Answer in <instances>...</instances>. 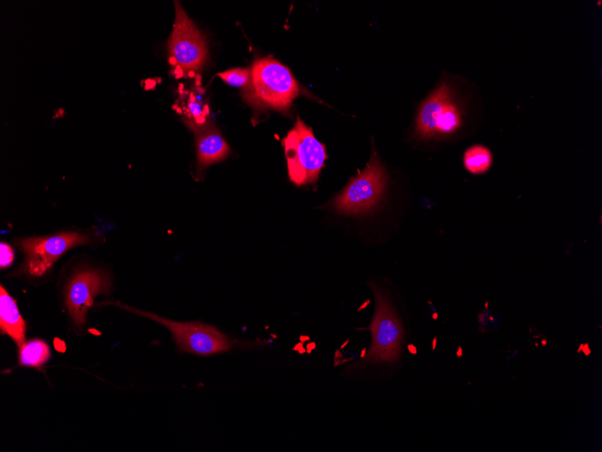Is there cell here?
<instances>
[{"label":"cell","mask_w":602,"mask_h":452,"mask_svg":"<svg viewBox=\"0 0 602 452\" xmlns=\"http://www.w3.org/2000/svg\"><path fill=\"white\" fill-rule=\"evenodd\" d=\"M0 252H1V258H0V266L1 269L10 267L14 261V251L11 247L8 244L1 243L0 245Z\"/></svg>","instance_id":"15"},{"label":"cell","mask_w":602,"mask_h":452,"mask_svg":"<svg viewBox=\"0 0 602 452\" xmlns=\"http://www.w3.org/2000/svg\"><path fill=\"white\" fill-rule=\"evenodd\" d=\"M91 241L89 236L77 232L23 240L19 243V249L25 256L21 271L33 278H41L69 250Z\"/></svg>","instance_id":"6"},{"label":"cell","mask_w":602,"mask_h":452,"mask_svg":"<svg viewBox=\"0 0 602 452\" xmlns=\"http://www.w3.org/2000/svg\"><path fill=\"white\" fill-rule=\"evenodd\" d=\"M437 344V338H435L434 341H433V343H432V350H436Z\"/></svg>","instance_id":"21"},{"label":"cell","mask_w":602,"mask_h":452,"mask_svg":"<svg viewBox=\"0 0 602 452\" xmlns=\"http://www.w3.org/2000/svg\"><path fill=\"white\" fill-rule=\"evenodd\" d=\"M315 348V344H314V343L310 345V347L308 346V348H310V350H308V351H309V352H310V351L312 350V348Z\"/></svg>","instance_id":"24"},{"label":"cell","mask_w":602,"mask_h":452,"mask_svg":"<svg viewBox=\"0 0 602 452\" xmlns=\"http://www.w3.org/2000/svg\"><path fill=\"white\" fill-rule=\"evenodd\" d=\"M348 344H349V339H347V341H345V343L342 345L341 350H343V348H345V347H347Z\"/></svg>","instance_id":"23"},{"label":"cell","mask_w":602,"mask_h":452,"mask_svg":"<svg viewBox=\"0 0 602 452\" xmlns=\"http://www.w3.org/2000/svg\"><path fill=\"white\" fill-rule=\"evenodd\" d=\"M109 286L111 281L108 276L97 270H83L73 276L66 293V305L77 326L85 324L89 308L93 304L94 298L108 292Z\"/></svg>","instance_id":"8"},{"label":"cell","mask_w":602,"mask_h":452,"mask_svg":"<svg viewBox=\"0 0 602 452\" xmlns=\"http://www.w3.org/2000/svg\"><path fill=\"white\" fill-rule=\"evenodd\" d=\"M301 87L292 71L272 57L256 60L251 67L249 84L244 88V99L253 108L273 109L288 113Z\"/></svg>","instance_id":"1"},{"label":"cell","mask_w":602,"mask_h":452,"mask_svg":"<svg viewBox=\"0 0 602 452\" xmlns=\"http://www.w3.org/2000/svg\"><path fill=\"white\" fill-rule=\"evenodd\" d=\"M581 350L583 351L584 354H586V356H589L590 354V348H589V346H588L587 344L583 345V350Z\"/></svg>","instance_id":"18"},{"label":"cell","mask_w":602,"mask_h":452,"mask_svg":"<svg viewBox=\"0 0 602 452\" xmlns=\"http://www.w3.org/2000/svg\"><path fill=\"white\" fill-rule=\"evenodd\" d=\"M367 348H364V350H362L361 351V355H360V358L364 359L365 357H367Z\"/></svg>","instance_id":"19"},{"label":"cell","mask_w":602,"mask_h":452,"mask_svg":"<svg viewBox=\"0 0 602 452\" xmlns=\"http://www.w3.org/2000/svg\"><path fill=\"white\" fill-rule=\"evenodd\" d=\"M463 125V109L453 86L443 82L435 90L417 112L416 137L419 139L449 136Z\"/></svg>","instance_id":"4"},{"label":"cell","mask_w":602,"mask_h":452,"mask_svg":"<svg viewBox=\"0 0 602 452\" xmlns=\"http://www.w3.org/2000/svg\"><path fill=\"white\" fill-rule=\"evenodd\" d=\"M118 306L135 315L146 317L163 325L171 332L178 348L183 352L200 357H209L231 351L238 342L220 332L217 327L202 322H181L171 321L152 313L143 312L128 305Z\"/></svg>","instance_id":"2"},{"label":"cell","mask_w":602,"mask_h":452,"mask_svg":"<svg viewBox=\"0 0 602 452\" xmlns=\"http://www.w3.org/2000/svg\"><path fill=\"white\" fill-rule=\"evenodd\" d=\"M290 181L298 186L316 183L327 159L323 144L299 117L282 141Z\"/></svg>","instance_id":"3"},{"label":"cell","mask_w":602,"mask_h":452,"mask_svg":"<svg viewBox=\"0 0 602 452\" xmlns=\"http://www.w3.org/2000/svg\"><path fill=\"white\" fill-rule=\"evenodd\" d=\"M175 7L176 20L169 41L170 65L188 73L200 70L209 54L206 40L184 12L180 2H176Z\"/></svg>","instance_id":"7"},{"label":"cell","mask_w":602,"mask_h":452,"mask_svg":"<svg viewBox=\"0 0 602 452\" xmlns=\"http://www.w3.org/2000/svg\"><path fill=\"white\" fill-rule=\"evenodd\" d=\"M463 348H461V347L458 348V350H457V352H456V356L458 357V358H461V357H463Z\"/></svg>","instance_id":"20"},{"label":"cell","mask_w":602,"mask_h":452,"mask_svg":"<svg viewBox=\"0 0 602 452\" xmlns=\"http://www.w3.org/2000/svg\"><path fill=\"white\" fill-rule=\"evenodd\" d=\"M408 350L410 351V353H411L412 355H416V354H417V348L415 347L413 344L408 345Z\"/></svg>","instance_id":"17"},{"label":"cell","mask_w":602,"mask_h":452,"mask_svg":"<svg viewBox=\"0 0 602 452\" xmlns=\"http://www.w3.org/2000/svg\"><path fill=\"white\" fill-rule=\"evenodd\" d=\"M50 359V348L45 341L33 339L19 348V361L23 367L39 368Z\"/></svg>","instance_id":"12"},{"label":"cell","mask_w":602,"mask_h":452,"mask_svg":"<svg viewBox=\"0 0 602 452\" xmlns=\"http://www.w3.org/2000/svg\"><path fill=\"white\" fill-rule=\"evenodd\" d=\"M343 357H344V355H343V354L341 352H340V350L336 351L335 367H336V365H340L339 359H343Z\"/></svg>","instance_id":"16"},{"label":"cell","mask_w":602,"mask_h":452,"mask_svg":"<svg viewBox=\"0 0 602 452\" xmlns=\"http://www.w3.org/2000/svg\"><path fill=\"white\" fill-rule=\"evenodd\" d=\"M374 295L376 298V312L374 315L371 326L367 330H370L373 333V344H371L370 353H375L378 348L385 350L389 347L394 348L400 344L403 336V328L397 319L396 313L391 307L387 298L382 295L381 291L373 286ZM396 352V350H395Z\"/></svg>","instance_id":"9"},{"label":"cell","mask_w":602,"mask_h":452,"mask_svg":"<svg viewBox=\"0 0 602 452\" xmlns=\"http://www.w3.org/2000/svg\"><path fill=\"white\" fill-rule=\"evenodd\" d=\"M227 84L233 87L246 88L251 80V68H235L218 74Z\"/></svg>","instance_id":"14"},{"label":"cell","mask_w":602,"mask_h":452,"mask_svg":"<svg viewBox=\"0 0 602 452\" xmlns=\"http://www.w3.org/2000/svg\"><path fill=\"white\" fill-rule=\"evenodd\" d=\"M0 327L3 333L10 336L19 348L25 343L27 325L20 315L16 301L4 287H0Z\"/></svg>","instance_id":"11"},{"label":"cell","mask_w":602,"mask_h":452,"mask_svg":"<svg viewBox=\"0 0 602 452\" xmlns=\"http://www.w3.org/2000/svg\"><path fill=\"white\" fill-rule=\"evenodd\" d=\"M386 185L387 174L373 149L364 172L350 181L344 191L333 201L332 207L339 214H364L382 200Z\"/></svg>","instance_id":"5"},{"label":"cell","mask_w":602,"mask_h":452,"mask_svg":"<svg viewBox=\"0 0 602 452\" xmlns=\"http://www.w3.org/2000/svg\"><path fill=\"white\" fill-rule=\"evenodd\" d=\"M583 344H581L580 348L578 350V352H581V350H583Z\"/></svg>","instance_id":"25"},{"label":"cell","mask_w":602,"mask_h":452,"mask_svg":"<svg viewBox=\"0 0 602 452\" xmlns=\"http://www.w3.org/2000/svg\"><path fill=\"white\" fill-rule=\"evenodd\" d=\"M198 170L203 171L213 163L221 162L230 154V148L215 126L207 125L196 132Z\"/></svg>","instance_id":"10"},{"label":"cell","mask_w":602,"mask_h":452,"mask_svg":"<svg viewBox=\"0 0 602 452\" xmlns=\"http://www.w3.org/2000/svg\"><path fill=\"white\" fill-rule=\"evenodd\" d=\"M353 361H354L353 358L344 359V361H340V364H345V363H347V362Z\"/></svg>","instance_id":"22"},{"label":"cell","mask_w":602,"mask_h":452,"mask_svg":"<svg viewBox=\"0 0 602 452\" xmlns=\"http://www.w3.org/2000/svg\"><path fill=\"white\" fill-rule=\"evenodd\" d=\"M542 344H543V345H546V342L544 341L542 342Z\"/></svg>","instance_id":"26"},{"label":"cell","mask_w":602,"mask_h":452,"mask_svg":"<svg viewBox=\"0 0 602 452\" xmlns=\"http://www.w3.org/2000/svg\"><path fill=\"white\" fill-rule=\"evenodd\" d=\"M494 157L491 150L482 145H475L465 151L463 163L466 170L471 174L480 175L485 174L491 169Z\"/></svg>","instance_id":"13"}]
</instances>
